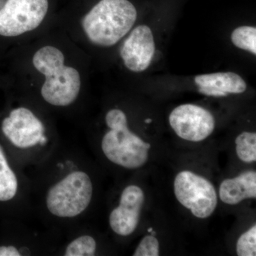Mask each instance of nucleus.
Wrapping results in <instances>:
<instances>
[{
    "label": "nucleus",
    "instance_id": "f257e3e1",
    "mask_svg": "<svg viewBox=\"0 0 256 256\" xmlns=\"http://www.w3.org/2000/svg\"><path fill=\"white\" fill-rule=\"evenodd\" d=\"M32 210L60 236L82 224L96 196L95 178L82 152L60 144L42 162L26 168Z\"/></svg>",
    "mask_w": 256,
    "mask_h": 256
},
{
    "label": "nucleus",
    "instance_id": "f03ea898",
    "mask_svg": "<svg viewBox=\"0 0 256 256\" xmlns=\"http://www.w3.org/2000/svg\"><path fill=\"white\" fill-rule=\"evenodd\" d=\"M0 131L4 146L24 169L42 162L60 144L43 120L25 106L12 109Z\"/></svg>",
    "mask_w": 256,
    "mask_h": 256
},
{
    "label": "nucleus",
    "instance_id": "7ed1b4c3",
    "mask_svg": "<svg viewBox=\"0 0 256 256\" xmlns=\"http://www.w3.org/2000/svg\"><path fill=\"white\" fill-rule=\"evenodd\" d=\"M64 62L63 53L54 46L42 47L33 57L34 66L46 78L41 89L42 98L54 107L72 106L80 92V74L64 65Z\"/></svg>",
    "mask_w": 256,
    "mask_h": 256
},
{
    "label": "nucleus",
    "instance_id": "20e7f679",
    "mask_svg": "<svg viewBox=\"0 0 256 256\" xmlns=\"http://www.w3.org/2000/svg\"><path fill=\"white\" fill-rule=\"evenodd\" d=\"M105 122L108 128L101 138L99 148L111 164L126 170L142 168L148 161L151 144L143 141L128 126L126 114L120 109L108 111Z\"/></svg>",
    "mask_w": 256,
    "mask_h": 256
},
{
    "label": "nucleus",
    "instance_id": "39448f33",
    "mask_svg": "<svg viewBox=\"0 0 256 256\" xmlns=\"http://www.w3.org/2000/svg\"><path fill=\"white\" fill-rule=\"evenodd\" d=\"M138 13L128 0H100L82 20V28L94 44L112 46L136 23Z\"/></svg>",
    "mask_w": 256,
    "mask_h": 256
},
{
    "label": "nucleus",
    "instance_id": "423d86ee",
    "mask_svg": "<svg viewBox=\"0 0 256 256\" xmlns=\"http://www.w3.org/2000/svg\"><path fill=\"white\" fill-rule=\"evenodd\" d=\"M0 210L18 220H24L33 212L26 170L2 141H0Z\"/></svg>",
    "mask_w": 256,
    "mask_h": 256
},
{
    "label": "nucleus",
    "instance_id": "0eeeda50",
    "mask_svg": "<svg viewBox=\"0 0 256 256\" xmlns=\"http://www.w3.org/2000/svg\"><path fill=\"white\" fill-rule=\"evenodd\" d=\"M174 190L178 202L197 218H208L216 208L218 196L214 185L192 172L182 171L176 175Z\"/></svg>",
    "mask_w": 256,
    "mask_h": 256
},
{
    "label": "nucleus",
    "instance_id": "6e6552de",
    "mask_svg": "<svg viewBox=\"0 0 256 256\" xmlns=\"http://www.w3.org/2000/svg\"><path fill=\"white\" fill-rule=\"evenodd\" d=\"M48 0H8L0 10V35L18 36L33 31L48 12Z\"/></svg>",
    "mask_w": 256,
    "mask_h": 256
},
{
    "label": "nucleus",
    "instance_id": "1a4fd4ad",
    "mask_svg": "<svg viewBox=\"0 0 256 256\" xmlns=\"http://www.w3.org/2000/svg\"><path fill=\"white\" fill-rule=\"evenodd\" d=\"M170 126L175 133L185 140L201 142L214 130L215 119L210 111L201 106L184 104L170 114Z\"/></svg>",
    "mask_w": 256,
    "mask_h": 256
},
{
    "label": "nucleus",
    "instance_id": "9d476101",
    "mask_svg": "<svg viewBox=\"0 0 256 256\" xmlns=\"http://www.w3.org/2000/svg\"><path fill=\"white\" fill-rule=\"evenodd\" d=\"M144 202V192L138 185L130 184L122 188L118 204L109 214L111 230L118 236L132 235L139 224Z\"/></svg>",
    "mask_w": 256,
    "mask_h": 256
},
{
    "label": "nucleus",
    "instance_id": "9b49d317",
    "mask_svg": "<svg viewBox=\"0 0 256 256\" xmlns=\"http://www.w3.org/2000/svg\"><path fill=\"white\" fill-rule=\"evenodd\" d=\"M156 52V43L149 26L140 25L131 32L121 47L124 66L136 73L144 72L150 65Z\"/></svg>",
    "mask_w": 256,
    "mask_h": 256
},
{
    "label": "nucleus",
    "instance_id": "f8f14e48",
    "mask_svg": "<svg viewBox=\"0 0 256 256\" xmlns=\"http://www.w3.org/2000/svg\"><path fill=\"white\" fill-rule=\"evenodd\" d=\"M220 197L224 203L236 205L246 198H256V171H247L220 184Z\"/></svg>",
    "mask_w": 256,
    "mask_h": 256
},
{
    "label": "nucleus",
    "instance_id": "ddd939ff",
    "mask_svg": "<svg viewBox=\"0 0 256 256\" xmlns=\"http://www.w3.org/2000/svg\"><path fill=\"white\" fill-rule=\"evenodd\" d=\"M194 80L198 88H208L226 94H242L247 88L244 79L232 72L204 74L197 76Z\"/></svg>",
    "mask_w": 256,
    "mask_h": 256
},
{
    "label": "nucleus",
    "instance_id": "4468645a",
    "mask_svg": "<svg viewBox=\"0 0 256 256\" xmlns=\"http://www.w3.org/2000/svg\"><path fill=\"white\" fill-rule=\"evenodd\" d=\"M236 151L239 159L244 162L256 161V132H244L236 138Z\"/></svg>",
    "mask_w": 256,
    "mask_h": 256
},
{
    "label": "nucleus",
    "instance_id": "2eb2a0df",
    "mask_svg": "<svg viewBox=\"0 0 256 256\" xmlns=\"http://www.w3.org/2000/svg\"><path fill=\"white\" fill-rule=\"evenodd\" d=\"M232 41L240 50L256 54V28L242 26L236 28L232 34Z\"/></svg>",
    "mask_w": 256,
    "mask_h": 256
},
{
    "label": "nucleus",
    "instance_id": "dca6fc26",
    "mask_svg": "<svg viewBox=\"0 0 256 256\" xmlns=\"http://www.w3.org/2000/svg\"><path fill=\"white\" fill-rule=\"evenodd\" d=\"M236 252L238 256H256V226L242 234L236 244Z\"/></svg>",
    "mask_w": 256,
    "mask_h": 256
},
{
    "label": "nucleus",
    "instance_id": "f3484780",
    "mask_svg": "<svg viewBox=\"0 0 256 256\" xmlns=\"http://www.w3.org/2000/svg\"><path fill=\"white\" fill-rule=\"evenodd\" d=\"M160 252V244L154 236H146L140 242L132 256H158Z\"/></svg>",
    "mask_w": 256,
    "mask_h": 256
},
{
    "label": "nucleus",
    "instance_id": "a211bd4d",
    "mask_svg": "<svg viewBox=\"0 0 256 256\" xmlns=\"http://www.w3.org/2000/svg\"><path fill=\"white\" fill-rule=\"evenodd\" d=\"M198 92L204 94V95L215 96V97H222V96H226L228 95V94H225V92L214 90V89L208 88H198Z\"/></svg>",
    "mask_w": 256,
    "mask_h": 256
},
{
    "label": "nucleus",
    "instance_id": "6ab92c4d",
    "mask_svg": "<svg viewBox=\"0 0 256 256\" xmlns=\"http://www.w3.org/2000/svg\"><path fill=\"white\" fill-rule=\"evenodd\" d=\"M152 120L151 119H146V124H150L152 122Z\"/></svg>",
    "mask_w": 256,
    "mask_h": 256
},
{
    "label": "nucleus",
    "instance_id": "aec40b11",
    "mask_svg": "<svg viewBox=\"0 0 256 256\" xmlns=\"http://www.w3.org/2000/svg\"><path fill=\"white\" fill-rule=\"evenodd\" d=\"M152 230V228H150L148 229V232H151Z\"/></svg>",
    "mask_w": 256,
    "mask_h": 256
}]
</instances>
